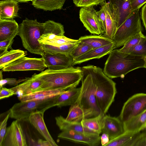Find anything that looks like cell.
Instances as JSON below:
<instances>
[{
  "label": "cell",
  "instance_id": "cell-1",
  "mask_svg": "<svg viewBox=\"0 0 146 146\" xmlns=\"http://www.w3.org/2000/svg\"><path fill=\"white\" fill-rule=\"evenodd\" d=\"M32 77L43 82L36 92L59 89L66 90L76 87L81 81L82 72L81 67L72 66L60 70L48 69L39 74H34Z\"/></svg>",
  "mask_w": 146,
  "mask_h": 146
},
{
  "label": "cell",
  "instance_id": "cell-2",
  "mask_svg": "<svg viewBox=\"0 0 146 146\" xmlns=\"http://www.w3.org/2000/svg\"><path fill=\"white\" fill-rule=\"evenodd\" d=\"M144 57L123 53L114 49L109 54L103 72L111 78L119 77L123 78L132 70L145 68Z\"/></svg>",
  "mask_w": 146,
  "mask_h": 146
},
{
  "label": "cell",
  "instance_id": "cell-3",
  "mask_svg": "<svg viewBox=\"0 0 146 146\" xmlns=\"http://www.w3.org/2000/svg\"><path fill=\"white\" fill-rule=\"evenodd\" d=\"M90 65L95 84L97 105L102 113L105 115L114 100L117 93L116 83L101 68Z\"/></svg>",
  "mask_w": 146,
  "mask_h": 146
},
{
  "label": "cell",
  "instance_id": "cell-4",
  "mask_svg": "<svg viewBox=\"0 0 146 146\" xmlns=\"http://www.w3.org/2000/svg\"><path fill=\"white\" fill-rule=\"evenodd\" d=\"M81 69L82 85L76 103L83 111L85 119L97 116L102 113L97 102L95 84L90 65L83 66Z\"/></svg>",
  "mask_w": 146,
  "mask_h": 146
},
{
  "label": "cell",
  "instance_id": "cell-5",
  "mask_svg": "<svg viewBox=\"0 0 146 146\" xmlns=\"http://www.w3.org/2000/svg\"><path fill=\"white\" fill-rule=\"evenodd\" d=\"M44 32V23L39 22L36 19L26 18L19 25L18 35L24 47L31 53L41 56L44 52L38 40Z\"/></svg>",
  "mask_w": 146,
  "mask_h": 146
},
{
  "label": "cell",
  "instance_id": "cell-6",
  "mask_svg": "<svg viewBox=\"0 0 146 146\" xmlns=\"http://www.w3.org/2000/svg\"><path fill=\"white\" fill-rule=\"evenodd\" d=\"M57 96L44 100L21 102L15 103L9 110V117L20 121H28L30 115L32 113L38 111L45 112L52 107Z\"/></svg>",
  "mask_w": 146,
  "mask_h": 146
},
{
  "label": "cell",
  "instance_id": "cell-7",
  "mask_svg": "<svg viewBox=\"0 0 146 146\" xmlns=\"http://www.w3.org/2000/svg\"><path fill=\"white\" fill-rule=\"evenodd\" d=\"M139 9L133 11L117 29L112 40L114 49L124 45L130 38L142 32Z\"/></svg>",
  "mask_w": 146,
  "mask_h": 146
},
{
  "label": "cell",
  "instance_id": "cell-8",
  "mask_svg": "<svg viewBox=\"0 0 146 146\" xmlns=\"http://www.w3.org/2000/svg\"><path fill=\"white\" fill-rule=\"evenodd\" d=\"M146 111V94H136L124 103L119 118L123 123Z\"/></svg>",
  "mask_w": 146,
  "mask_h": 146
},
{
  "label": "cell",
  "instance_id": "cell-9",
  "mask_svg": "<svg viewBox=\"0 0 146 146\" xmlns=\"http://www.w3.org/2000/svg\"><path fill=\"white\" fill-rule=\"evenodd\" d=\"M47 66L42 58L21 57L2 69L4 72L29 70L42 71Z\"/></svg>",
  "mask_w": 146,
  "mask_h": 146
},
{
  "label": "cell",
  "instance_id": "cell-10",
  "mask_svg": "<svg viewBox=\"0 0 146 146\" xmlns=\"http://www.w3.org/2000/svg\"><path fill=\"white\" fill-rule=\"evenodd\" d=\"M20 121L16 119L7 128L1 146H27Z\"/></svg>",
  "mask_w": 146,
  "mask_h": 146
},
{
  "label": "cell",
  "instance_id": "cell-11",
  "mask_svg": "<svg viewBox=\"0 0 146 146\" xmlns=\"http://www.w3.org/2000/svg\"><path fill=\"white\" fill-rule=\"evenodd\" d=\"M79 18L84 26L90 33L97 35L102 34L97 11L93 6L81 7L79 11Z\"/></svg>",
  "mask_w": 146,
  "mask_h": 146
},
{
  "label": "cell",
  "instance_id": "cell-12",
  "mask_svg": "<svg viewBox=\"0 0 146 146\" xmlns=\"http://www.w3.org/2000/svg\"><path fill=\"white\" fill-rule=\"evenodd\" d=\"M48 69L60 70L73 66L74 59L70 54H50L44 52L42 56Z\"/></svg>",
  "mask_w": 146,
  "mask_h": 146
},
{
  "label": "cell",
  "instance_id": "cell-13",
  "mask_svg": "<svg viewBox=\"0 0 146 146\" xmlns=\"http://www.w3.org/2000/svg\"><path fill=\"white\" fill-rule=\"evenodd\" d=\"M58 138L89 146H98L101 143V136L75 132L62 131L58 135Z\"/></svg>",
  "mask_w": 146,
  "mask_h": 146
},
{
  "label": "cell",
  "instance_id": "cell-14",
  "mask_svg": "<svg viewBox=\"0 0 146 146\" xmlns=\"http://www.w3.org/2000/svg\"><path fill=\"white\" fill-rule=\"evenodd\" d=\"M117 28L132 12L130 0H109Z\"/></svg>",
  "mask_w": 146,
  "mask_h": 146
},
{
  "label": "cell",
  "instance_id": "cell-15",
  "mask_svg": "<svg viewBox=\"0 0 146 146\" xmlns=\"http://www.w3.org/2000/svg\"><path fill=\"white\" fill-rule=\"evenodd\" d=\"M124 132L123 123L119 117L104 115L102 121V133L106 134L110 140Z\"/></svg>",
  "mask_w": 146,
  "mask_h": 146
},
{
  "label": "cell",
  "instance_id": "cell-16",
  "mask_svg": "<svg viewBox=\"0 0 146 146\" xmlns=\"http://www.w3.org/2000/svg\"><path fill=\"white\" fill-rule=\"evenodd\" d=\"M43 111H38L32 113L30 115L28 121L48 141L51 146H57L49 133L44 119Z\"/></svg>",
  "mask_w": 146,
  "mask_h": 146
},
{
  "label": "cell",
  "instance_id": "cell-17",
  "mask_svg": "<svg viewBox=\"0 0 146 146\" xmlns=\"http://www.w3.org/2000/svg\"><path fill=\"white\" fill-rule=\"evenodd\" d=\"M81 88L76 87L65 90L57 96L54 102L52 107L72 106L76 103L80 94Z\"/></svg>",
  "mask_w": 146,
  "mask_h": 146
},
{
  "label": "cell",
  "instance_id": "cell-18",
  "mask_svg": "<svg viewBox=\"0 0 146 146\" xmlns=\"http://www.w3.org/2000/svg\"><path fill=\"white\" fill-rule=\"evenodd\" d=\"M56 124L62 131H73L93 135H100L84 126L81 122L69 121L63 116L60 115L55 117Z\"/></svg>",
  "mask_w": 146,
  "mask_h": 146
},
{
  "label": "cell",
  "instance_id": "cell-19",
  "mask_svg": "<svg viewBox=\"0 0 146 146\" xmlns=\"http://www.w3.org/2000/svg\"><path fill=\"white\" fill-rule=\"evenodd\" d=\"M100 5L103 7L106 15V31L101 35L112 40L117 29L116 21L109 2L105 1Z\"/></svg>",
  "mask_w": 146,
  "mask_h": 146
},
{
  "label": "cell",
  "instance_id": "cell-20",
  "mask_svg": "<svg viewBox=\"0 0 146 146\" xmlns=\"http://www.w3.org/2000/svg\"><path fill=\"white\" fill-rule=\"evenodd\" d=\"M114 44L112 43L103 47L92 49L85 54L74 60L73 66L94 59H99L109 54L114 50Z\"/></svg>",
  "mask_w": 146,
  "mask_h": 146
},
{
  "label": "cell",
  "instance_id": "cell-21",
  "mask_svg": "<svg viewBox=\"0 0 146 146\" xmlns=\"http://www.w3.org/2000/svg\"><path fill=\"white\" fill-rule=\"evenodd\" d=\"M19 25L14 19L0 20V41L18 35Z\"/></svg>",
  "mask_w": 146,
  "mask_h": 146
},
{
  "label": "cell",
  "instance_id": "cell-22",
  "mask_svg": "<svg viewBox=\"0 0 146 146\" xmlns=\"http://www.w3.org/2000/svg\"><path fill=\"white\" fill-rule=\"evenodd\" d=\"M18 2L16 0L0 1V20L13 19L18 15Z\"/></svg>",
  "mask_w": 146,
  "mask_h": 146
},
{
  "label": "cell",
  "instance_id": "cell-23",
  "mask_svg": "<svg viewBox=\"0 0 146 146\" xmlns=\"http://www.w3.org/2000/svg\"><path fill=\"white\" fill-rule=\"evenodd\" d=\"M44 23V33L39 40H50L56 36H64V27L61 23L50 20H48Z\"/></svg>",
  "mask_w": 146,
  "mask_h": 146
},
{
  "label": "cell",
  "instance_id": "cell-24",
  "mask_svg": "<svg viewBox=\"0 0 146 146\" xmlns=\"http://www.w3.org/2000/svg\"><path fill=\"white\" fill-rule=\"evenodd\" d=\"M65 90L62 89L42 90L18 97L21 102L46 99L56 97Z\"/></svg>",
  "mask_w": 146,
  "mask_h": 146
},
{
  "label": "cell",
  "instance_id": "cell-25",
  "mask_svg": "<svg viewBox=\"0 0 146 146\" xmlns=\"http://www.w3.org/2000/svg\"><path fill=\"white\" fill-rule=\"evenodd\" d=\"M125 132L137 133L146 126V111L123 123Z\"/></svg>",
  "mask_w": 146,
  "mask_h": 146
},
{
  "label": "cell",
  "instance_id": "cell-26",
  "mask_svg": "<svg viewBox=\"0 0 146 146\" xmlns=\"http://www.w3.org/2000/svg\"><path fill=\"white\" fill-rule=\"evenodd\" d=\"M27 54L26 51L19 49L3 51L0 55V69H2L19 58L25 56Z\"/></svg>",
  "mask_w": 146,
  "mask_h": 146
},
{
  "label": "cell",
  "instance_id": "cell-27",
  "mask_svg": "<svg viewBox=\"0 0 146 146\" xmlns=\"http://www.w3.org/2000/svg\"><path fill=\"white\" fill-rule=\"evenodd\" d=\"M66 0H35L32 5L36 8L52 11L62 9Z\"/></svg>",
  "mask_w": 146,
  "mask_h": 146
},
{
  "label": "cell",
  "instance_id": "cell-28",
  "mask_svg": "<svg viewBox=\"0 0 146 146\" xmlns=\"http://www.w3.org/2000/svg\"><path fill=\"white\" fill-rule=\"evenodd\" d=\"M79 41L86 43L92 49L98 48L113 43V40L100 35H88L80 37Z\"/></svg>",
  "mask_w": 146,
  "mask_h": 146
},
{
  "label": "cell",
  "instance_id": "cell-29",
  "mask_svg": "<svg viewBox=\"0 0 146 146\" xmlns=\"http://www.w3.org/2000/svg\"><path fill=\"white\" fill-rule=\"evenodd\" d=\"M104 115L101 113L97 116L84 119L81 122L84 126L100 135L102 133V119Z\"/></svg>",
  "mask_w": 146,
  "mask_h": 146
},
{
  "label": "cell",
  "instance_id": "cell-30",
  "mask_svg": "<svg viewBox=\"0 0 146 146\" xmlns=\"http://www.w3.org/2000/svg\"><path fill=\"white\" fill-rule=\"evenodd\" d=\"M79 42L58 46H53L43 44H40L44 52L50 54L61 53L70 54Z\"/></svg>",
  "mask_w": 146,
  "mask_h": 146
},
{
  "label": "cell",
  "instance_id": "cell-31",
  "mask_svg": "<svg viewBox=\"0 0 146 146\" xmlns=\"http://www.w3.org/2000/svg\"><path fill=\"white\" fill-rule=\"evenodd\" d=\"M40 44H43L53 46L74 43L79 42L78 40H74L67 38L64 36H56L53 38L48 40H38Z\"/></svg>",
  "mask_w": 146,
  "mask_h": 146
},
{
  "label": "cell",
  "instance_id": "cell-32",
  "mask_svg": "<svg viewBox=\"0 0 146 146\" xmlns=\"http://www.w3.org/2000/svg\"><path fill=\"white\" fill-rule=\"evenodd\" d=\"M66 120L69 121L79 122L84 119V113L82 108L77 103L71 106Z\"/></svg>",
  "mask_w": 146,
  "mask_h": 146
},
{
  "label": "cell",
  "instance_id": "cell-33",
  "mask_svg": "<svg viewBox=\"0 0 146 146\" xmlns=\"http://www.w3.org/2000/svg\"><path fill=\"white\" fill-rule=\"evenodd\" d=\"M137 133L125 132L117 137L110 140L105 146H126L127 144Z\"/></svg>",
  "mask_w": 146,
  "mask_h": 146
},
{
  "label": "cell",
  "instance_id": "cell-34",
  "mask_svg": "<svg viewBox=\"0 0 146 146\" xmlns=\"http://www.w3.org/2000/svg\"><path fill=\"white\" fill-rule=\"evenodd\" d=\"M144 36L142 32L138 34L128 40L123 46L120 49H117L118 50L123 53L130 54Z\"/></svg>",
  "mask_w": 146,
  "mask_h": 146
},
{
  "label": "cell",
  "instance_id": "cell-35",
  "mask_svg": "<svg viewBox=\"0 0 146 146\" xmlns=\"http://www.w3.org/2000/svg\"><path fill=\"white\" fill-rule=\"evenodd\" d=\"M32 80V77H29L22 83L11 88L14 91L15 94L17 95L18 97L28 94L29 87Z\"/></svg>",
  "mask_w": 146,
  "mask_h": 146
},
{
  "label": "cell",
  "instance_id": "cell-36",
  "mask_svg": "<svg viewBox=\"0 0 146 146\" xmlns=\"http://www.w3.org/2000/svg\"><path fill=\"white\" fill-rule=\"evenodd\" d=\"M92 49L91 47L88 44L79 41V42L70 54L74 60Z\"/></svg>",
  "mask_w": 146,
  "mask_h": 146
},
{
  "label": "cell",
  "instance_id": "cell-37",
  "mask_svg": "<svg viewBox=\"0 0 146 146\" xmlns=\"http://www.w3.org/2000/svg\"><path fill=\"white\" fill-rule=\"evenodd\" d=\"M126 146H146V131L136 133Z\"/></svg>",
  "mask_w": 146,
  "mask_h": 146
},
{
  "label": "cell",
  "instance_id": "cell-38",
  "mask_svg": "<svg viewBox=\"0 0 146 146\" xmlns=\"http://www.w3.org/2000/svg\"><path fill=\"white\" fill-rule=\"evenodd\" d=\"M130 54L143 57L146 56V36L141 38Z\"/></svg>",
  "mask_w": 146,
  "mask_h": 146
},
{
  "label": "cell",
  "instance_id": "cell-39",
  "mask_svg": "<svg viewBox=\"0 0 146 146\" xmlns=\"http://www.w3.org/2000/svg\"><path fill=\"white\" fill-rule=\"evenodd\" d=\"M106 0H73L75 5L77 7H85L93 6L101 4Z\"/></svg>",
  "mask_w": 146,
  "mask_h": 146
},
{
  "label": "cell",
  "instance_id": "cell-40",
  "mask_svg": "<svg viewBox=\"0 0 146 146\" xmlns=\"http://www.w3.org/2000/svg\"><path fill=\"white\" fill-rule=\"evenodd\" d=\"M28 78L17 80L15 78H7L0 80V89L4 85L8 84L10 86H17L20 82L26 80Z\"/></svg>",
  "mask_w": 146,
  "mask_h": 146
},
{
  "label": "cell",
  "instance_id": "cell-41",
  "mask_svg": "<svg viewBox=\"0 0 146 146\" xmlns=\"http://www.w3.org/2000/svg\"><path fill=\"white\" fill-rule=\"evenodd\" d=\"M97 14L101 24L102 34L106 31V15L103 7L101 5L100 11H97Z\"/></svg>",
  "mask_w": 146,
  "mask_h": 146
},
{
  "label": "cell",
  "instance_id": "cell-42",
  "mask_svg": "<svg viewBox=\"0 0 146 146\" xmlns=\"http://www.w3.org/2000/svg\"><path fill=\"white\" fill-rule=\"evenodd\" d=\"M10 116V113L9 112L6 117L4 119L0 122V146L1 143L5 135L7 129V122Z\"/></svg>",
  "mask_w": 146,
  "mask_h": 146
},
{
  "label": "cell",
  "instance_id": "cell-43",
  "mask_svg": "<svg viewBox=\"0 0 146 146\" xmlns=\"http://www.w3.org/2000/svg\"><path fill=\"white\" fill-rule=\"evenodd\" d=\"M32 77L33 80L29 87V94L36 92L43 84L40 80Z\"/></svg>",
  "mask_w": 146,
  "mask_h": 146
},
{
  "label": "cell",
  "instance_id": "cell-44",
  "mask_svg": "<svg viewBox=\"0 0 146 146\" xmlns=\"http://www.w3.org/2000/svg\"><path fill=\"white\" fill-rule=\"evenodd\" d=\"M0 99L7 98L15 94L14 91L11 88L2 87L0 89Z\"/></svg>",
  "mask_w": 146,
  "mask_h": 146
},
{
  "label": "cell",
  "instance_id": "cell-45",
  "mask_svg": "<svg viewBox=\"0 0 146 146\" xmlns=\"http://www.w3.org/2000/svg\"><path fill=\"white\" fill-rule=\"evenodd\" d=\"M13 38H11L0 41V51H6L10 48L14 41Z\"/></svg>",
  "mask_w": 146,
  "mask_h": 146
},
{
  "label": "cell",
  "instance_id": "cell-46",
  "mask_svg": "<svg viewBox=\"0 0 146 146\" xmlns=\"http://www.w3.org/2000/svg\"><path fill=\"white\" fill-rule=\"evenodd\" d=\"M130 1L132 12L140 9L143 5L146 3V0H130Z\"/></svg>",
  "mask_w": 146,
  "mask_h": 146
},
{
  "label": "cell",
  "instance_id": "cell-47",
  "mask_svg": "<svg viewBox=\"0 0 146 146\" xmlns=\"http://www.w3.org/2000/svg\"><path fill=\"white\" fill-rule=\"evenodd\" d=\"M31 145L41 146H51L49 142L46 140L39 139L34 141H31Z\"/></svg>",
  "mask_w": 146,
  "mask_h": 146
},
{
  "label": "cell",
  "instance_id": "cell-48",
  "mask_svg": "<svg viewBox=\"0 0 146 146\" xmlns=\"http://www.w3.org/2000/svg\"><path fill=\"white\" fill-rule=\"evenodd\" d=\"M140 15L143 25L146 30V3L141 9Z\"/></svg>",
  "mask_w": 146,
  "mask_h": 146
},
{
  "label": "cell",
  "instance_id": "cell-49",
  "mask_svg": "<svg viewBox=\"0 0 146 146\" xmlns=\"http://www.w3.org/2000/svg\"><path fill=\"white\" fill-rule=\"evenodd\" d=\"M110 140L109 137L106 134L102 133L101 137V143L102 146H105Z\"/></svg>",
  "mask_w": 146,
  "mask_h": 146
},
{
  "label": "cell",
  "instance_id": "cell-50",
  "mask_svg": "<svg viewBox=\"0 0 146 146\" xmlns=\"http://www.w3.org/2000/svg\"><path fill=\"white\" fill-rule=\"evenodd\" d=\"M18 2L22 3H27L29 1H31L32 2L35 0H16Z\"/></svg>",
  "mask_w": 146,
  "mask_h": 146
},
{
  "label": "cell",
  "instance_id": "cell-51",
  "mask_svg": "<svg viewBox=\"0 0 146 146\" xmlns=\"http://www.w3.org/2000/svg\"><path fill=\"white\" fill-rule=\"evenodd\" d=\"M3 70H0V80H1L3 79V75H2V71Z\"/></svg>",
  "mask_w": 146,
  "mask_h": 146
},
{
  "label": "cell",
  "instance_id": "cell-52",
  "mask_svg": "<svg viewBox=\"0 0 146 146\" xmlns=\"http://www.w3.org/2000/svg\"><path fill=\"white\" fill-rule=\"evenodd\" d=\"M143 130H144V131H146V126H145V128Z\"/></svg>",
  "mask_w": 146,
  "mask_h": 146
}]
</instances>
